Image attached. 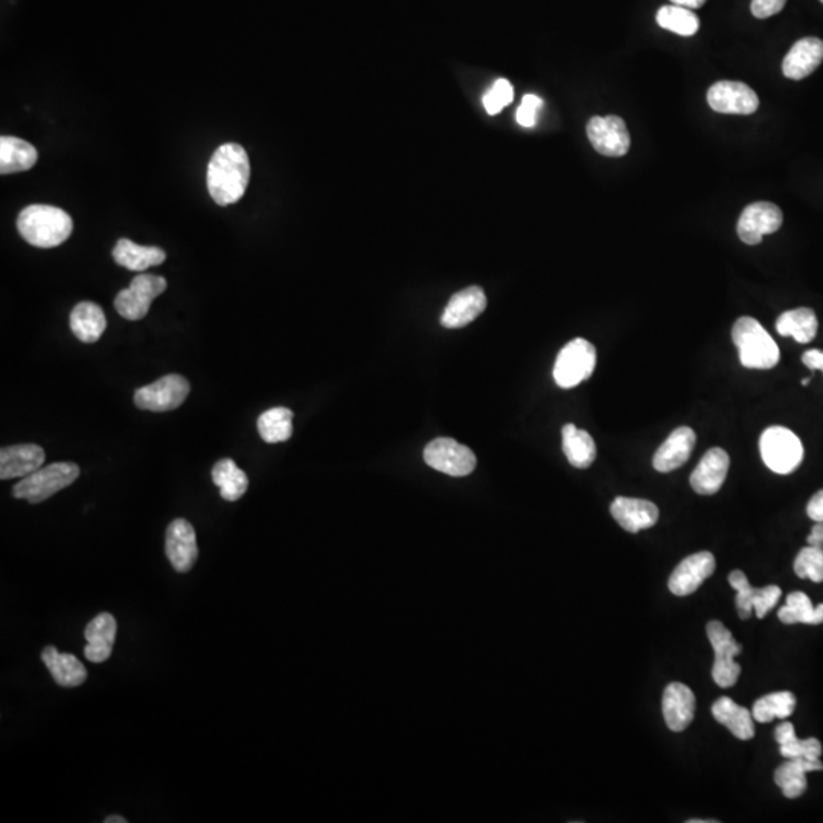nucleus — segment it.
I'll return each mask as SVG.
<instances>
[{"label": "nucleus", "instance_id": "47", "mask_svg": "<svg viewBox=\"0 0 823 823\" xmlns=\"http://www.w3.org/2000/svg\"><path fill=\"white\" fill-rule=\"evenodd\" d=\"M674 5H679V7L689 8V10H697V8H702L705 5L706 0H671Z\"/></svg>", "mask_w": 823, "mask_h": 823}, {"label": "nucleus", "instance_id": "48", "mask_svg": "<svg viewBox=\"0 0 823 823\" xmlns=\"http://www.w3.org/2000/svg\"><path fill=\"white\" fill-rule=\"evenodd\" d=\"M104 822H106V823H127V822H129V820H127V819H125V817H121V816H110V817H107V819L104 820Z\"/></svg>", "mask_w": 823, "mask_h": 823}, {"label": "nucleus", "instance_id": "2", "mask_svg": "<svg viewBox=\"0 0 823 823\" xmlns=\"http://www.w3.org/2000/svg\"><path fill=\"white\" fill-rule=\"evenodd\" d=\"M19 234L31 246L51 249L71 237L74 221L63 209L49 205H31L17 218Z\"/></svg>", "mask_w": 823, "mask_h": 823}, {"label": "nucleus", "instance_id": "50", "mask_svg": "<svg viewBox=\"0 0 823 823\" xmlns=\"http://www.w3.org/2000/svg\"><path fill=\"white\" fill-rule=\"evenodd\" d=\"M820 2H822V4H823V0H820Z\"/></svg>", "mask_w": 823, "mask_h": 823}, {"label": "nucleus", "instance_id": "45", "mask_svg": "<svg viewBox=\"0 0 823 823\" xmlns=\"http://www.w3.org/2000/svg\"><path fill=\"white\" fill-rule=\"evenodd\" d=\"M802 362H804V365L807 366L808 369H811V371L823 372V351H805L804 356H802Z\"/></svg>", "mask_w": 823, "mask_h": 823}, {"label": "nucleus", "instance_id": "29", "mask_svg": "<svg viewBox=\"0 0 823 823\" xmlns=\"http://www.w3.org/2000/svg\"><path fill=\"white\" fill-rule=\"evenodd\" d=\"M819 322L811 308L785 311L776 321V331L781 336L793 337L796 342L810 343L817 336Z\"/></svg>", "mask_w": 823, "mask_h": 823}, {"label": "nucleus", "instance_id": "20", "mask_svg": "<svg viewBox=\"0 0 823 823\" xmlns=\"http://www.w3.org/2000/svg\"><path fill=\"white\" fill-rule=\"evenodd\" d=\"M118 633V622L112 613H100L87 624L84 638L87 645L84 656L93 663H103L112 656L113 645Z\"/></svg>", "mask_w": 823, "mask_h": 823}, {"label": "nucleus", "instance_id": "8", "mask_svg": "<svg viewBox=\"0 0 823 823\" xmlns=\"http://www.w3.org/2000/svg\"><path fill=\"white\" fill-rule=\"evenodd\" d=\"M167 290V279L157 275H138L129 289L121 290L115 298V308L122 318L141 321L147 316L157 296Z\"/></svg>", "mask_w": 823, "mask_h": 823}, {"label": "nucleus", "instance_id": "33", "mask_svg": "<svg viewBox=\"0 0 823 823\" xmlns=\"http://www.w3.org/2000/svg\"><path fill=\"white\" fill-rule=\"evenodd\" d=\"M778 618L787 625L823 624V604L813 607L804 592H793L788 595L787 604L779 610Z\"/></svg>", "mask_w": 823, "mask_h": 823}, {"label": "nucleus", "instance_id": "6", "mask_svg": "<svg viewBox=\"0 0 823 823\" xmlns=\"http://www.w3.org/2000/svg\"><path fill=\"white\" fill-rule=\"evenodd\" d=\"M595 366V346L578 337L567 343L558 354L554 366L555 383L563 389L575 388L590 378Z\"/></svg>", "mask_w": 823, "mask_h": 823}, {"label": "nucleus", "instance_id": "30", "mask_svg": "<svg viewBox=\"0 0 823 823\" xmlns=\"http://www.w3.org/2000/svg\"><path fill=\"white\" fill-rule=\"evenodd\" d=\"M563 452L569 464L577 468H589L596 458V444L586 430L577 429L574 424L563 427Z\"/></svg>", "mask_w": 823, "mask_h": 823}, {"label": "nucleus", "instance_id": "15", "mask_svg": "<svg viewBox=\"0 0 823 823\" xmlns=\"http://www.w3.org/2000/svg\"><path fill=\"white\" fill-rule=\"evenodd\" d=\"M715 571V557L711 552H699L680 561L671 574L668 587L676 596H688L699 589Z\"/></svg>", "mask_w": 823, "mask_h": 823}, {"label": "nucleus", "instance_id": "31", "mask_svg": "<svg viewBox=\"0 0 823 823\" xmlns=\"http://www.w3.org/2000/svg\"><path fill=\"white\" fill-rule=\"evenodd\" d=\"M212 481L220 488V496L228 502H237L249 487V479L232 459H221L212 468Z\"/></svg>", "mask_w": 823, "mask_h": 823}, {"label": "nucleus", "instance_id": "5", "mask_svg": "<svg viewBox=\"0 0 823 823\" xmlns=\"http://www.w3.org/2000/svg\"><path fill=\"white\" fill-rule=\"evenodd\" d=\"M764 464L778 474H790L801 465L804 447L801 439L781 426L769 427L759 439Z\"/></svg>", "mask_w": 823, "mask_h": 823}, {"label": "nucleus", "instance_id": "42", "mask_svg": "<svg viewBox=\"0 0 823 823\" xmlns=\"http://www.w3.org/2000/svg\"><path fill=\"white\" fill-rule=\"evenodd\" d=\"M543 101L542 98H538L537 95H525L522 100V104H520L519 109H517V122L523 127H534L535 122H537V112L538 110L542 109Z\"/></svg>", "mask_w": 823, "mask_h": 823}, {"label": "nucleus", "instance_id": "14", "mask_svg": "<svg viewBox=\"0 0 823 823\" xmlns=\"http://www.w3.org/2000/svg\"><path fill=\"white\" fill-rule=\"evenodd\" d=\"M168 560L180 574L191 571L199 557L196 531L194 526L185 519H176L167 529L165 542Z\"/></svg>", "mask_w": 823, "mask_h": 823}, {"label": "nucleus", "instance_id": "1", "mask_svg": "<svg viewBox=\"0 0 823 823\" xmlns=\"http://www.w3.org/2000/svg\"><path fill=\"white\" fill-rule=\"evenodd\" d=\"M249 180L250 162L246 150L235 142L220 145L212 154L206 177L212 200L220 206L237 203L246 193Z\"/></svg>", "mask_w": 823, "mask_h": 823}, {"label": "nucleus", "instance_id": "9", "mask_svg": "<svg viewBox=\"0 0 823 823\" xmlns=\"http://www.w3.org/2000/svg\"><path fill=\"white\" fill-rule=\"evenodd\" d=\"M424 461L429 467L441 473L462 478L473 473L476 468V455L468 447L462 446L452 438L433 439L424 449Z\"/></svg>", "mask_w": 823, "mask_h": 823}, {"label": "nucleus", "instance_id": "22", "mask_svg": "<svg viewBox=\"0 0 823 823\" xmlns=\"http://www.w3.org/2000/svg\"><path fill=\"white\" fill-rule=\"evenodd\" d=\"M695 441L697 436L691 427H679L674 430L654 453L653 467L660 473H670L682 467L691 456Z\"/></svg>", "mask_w": 823, "mask_h": 823}, {"label": "nucleus", "instance_id": "43", "mask_svg": "<svg viewBox=\"0 0 823 823\" xmlns=\"http://www.w3.org/2000/svg\"><path fill=\"white\" fill-rule=\"evenodd\" d=\"M787 0H752L750 11L756 19H769L784 10Z\"/></svg>", "mask_w": 823, "mask_h": 823}, {"label": "nucleus", "instance_id": "38", "mask_svg": "<svg viewBox=\"0 0 823 823\" xmlns=\"http://www.w3.org/2000/svg\"><path fill=\"white\" fill-rule=\"evenodd\" d=\"M820 770H823L820 759L791 758L776 770L775 782L778 787H784L788 782L807 778V773L820 772Z\"/></svg>", "mask_w": 823, "mask_h": 823}, {"label": "nucleus", "instance_id": "18", "mask_svg": "<svg viewBox=\"0 0 823 823\" xmlns=\"http://www.w3.org/2000/svg\"><path fill=\"white\" fill-rule=\"evenodd\" d=\"M487 308V296L478 286L467 287L450 298L442 313L441 324L446 328H462L471 324Z\"/></svg>", "mask_w": 823, "mask_h": 823}, {"label": "nucleus", "instance_id": "44", "mask_svg": "<svg viewBox=\"0 0 823 823\" xmlns=\"http://www.w3.org/2000/svg\"><path fill=\"white\" fill-rule=\"evenodd\" d=\"M807 514L814 522L823 523V490H820L819 493L811 497L807 506Z\"/></svg>", "mask_w": 823, "mask_h": 823}, {"label": "nucleus", "instance_id": "25", "mask_svg": "<svg viewBox=\"0 0 823 823\" xmlns=\"http://www.w3.org/2000/svg\"><path fill=\"white\" fill-rule=\"evenodd\" d=\"M113 260L132 272H144L150 267L161 266L167 260V253L161 247L139 246L121 238L113 249Z\"/></svg>", "mask_w": 823, "mask_h": 823}, {"label": "nucleus", "instance_id": "28", "mask_svg": "<svg viewBox=\"0 0 823 823\" xmlns=\"http://www.w3.org/2000/svg\"><path fill=\"white\" fill-rule=\"evenodd\" d=\"M712 715L718 723L726 726L738 740H750L755 737L753 714L747 708L737 705L729 697H721L712 705Z\"/></svg>", "mask_w": 823, "mask_h": 823}, {"label": "nucleus", "instance_id": "40", "mask_svg": "<svg viewBox=\"0 0 823 823\" xmlns=\"http://www.w3.org/2000/svg\"><path fill=\"white\" fill-rule=\"evenodd\" d=\"M727 580L737 590V601L735 603H737L738 616L741 619H749L753 613L752 601L756 589L750 586L749 580L741 571L731 572Z\"/></svg>", "mask_w": 823, "mask_h": 823}, {"label": "nucleus", "instance_id": "19", "mask_svg": "<svg viewBox=\"0 0 823 823\" xmlns=\"http://www.w3.org/2000/svg\"><path fill=\"white\" fill-rule=\"evenodd\" d=\"M665 723L673 732H683L692 723L695 714V695L689 686L674 682L665 688L662 697Z\"/></svg>", "mask_w": 823, "mask_h": 823}, {"label": "nucleus", "instance_id": "36", "mask_svg": "<svg viewBox=\"0 0 823 823\" xmlns=\"http://www.w3.org/2000/svg\"><path fill=\"white\" fill-rule=\"evenodd\" d=\"M656 20L663 29L683 37L695 36L700 28L699 17L695 16L694 11L679 5L660 8Z\"/></svg>", "mask_w": 823, "mask_h": 823}, {"label": "nucleus", "instance_id": "16", "mask_svg": "<svg viewBox=\"0 0 823 823\" xmlns=\"http://www.w3.org/2000/svg\"><path fill=\"white\" fill-rule=\"evenodd\" d=\"M729 465H731V459L720 447H714L706 452L689 479L692 490L702 496H712L718 493L726 481Z\"/></svg>", "mask_w": 823, "mask_h": 823}, {"label": "nucleus", "instance_id": "24", "mask_svg": "<svg viewBox=\"0 0 823 823\" xmlns=\"http://www.w3.org/2000/svg\"><path fill=\"white\" fill-rule=\"evenodd\" d=\"M42 660L57 685L77 688L86 682V667L74 654L60 653L57 648L49 645L42 651Z\"/></svg>", "mask_w": 823, "mask_h": 823}, {"label": "nucleus", "instance_id": "34", "mask_svg": "<svg viewBox=\"0 0 823 823\" xmlns=\"http://www.w3.org/2000/svg\"><path fill=\"white\" fill-rule=\"evenodd\" d=\"M258 432L269 444L289 441L293 433V412L287 407H273L258 418Z\"/></svg>", "mask_w": 823, "mask_h": 823}, {"label": "nucleus", "instance_id": "3", "mask_svg": "<svg viewBox=\"0 0 823 823\" xmlns=\"http://www.w3.org/2000/svg\"><path fill=\"white\" fill-rule=\"evenodd\" d=\"M741 365L749 369H772L781 359L778 345L756 319L744 316L732 328Z\"/></svg>", "mask_w": 823, "mask_h": 823}, {"label": "nucleus", "instance_id": "32", "mask_svg": "<svg viewBox=\"0 0 823 823\" xmlns=\"http://www.w3.org/2000/svg\"><path fill=\"white\" fill-rule=\"evenodd\" d=\"M776 741H778L781 755L787 759L791 758H808L820 759L822 756V744L817 738H807V740H799L796 737L795 726L784 721L776 727L775 732Z\"/></svg>", "mask_w": 823, "mask_h": 823}, {"label": "nucleus", "instance_id": "26", "mask_svg": "<svg viewBox=\"0 0 823 823\" xmlns=\"http://www.w3.org/2000/svg\"><path fill=\"white\" fill-rule=\"evenodd\" d=\"M37 159H39V153L36 147L29 142L13 138V136L0 138V173L2 176L31 170L37 164Z\"/></svg>", "mask_w": 823, "mask_h": 823}, {"label": "nucleus", "instance_id": "13", "mask_svg": "<svg viewBox=\"0 0 823 823\" xmlns=\"http://www.w3.org/2000/svg\"><path fill=\"white\" fill-rule=\"evenodd\" d=\"M708 103L724 115H752L758 110L759 98L755 90L740 81H718L708 90Z\"/></svg>", "mask_w": 823, "mask_h": 823}, {"label": "nucleus", "instance_id": "27", "mask_svg": "<svg viewBox=\"0 0 823 823\" xmlns=\"http://www.w3.org/2000/svg\"><path fill=\"white\" fill-rule=\"evenodd\" d=\"M107 328L106 314L95 302H80L71 313V330L78 340L95 343Z\"/></svg>", "mask_w": 823, "mask_h": 823}, {"label": "nucleus", "instance_id": "46", "mask_svg": "<svg viewBox=\"0 0 823 823\" xmlns=\"http://www.w3.org/2000/svg\"><path fill=\"white\" fill-rule=\"evenodd\" d=\"M808 546H816V548H823V523L816 522V525L811 529V534L808 535Z\"/></svg>", "mask_w": 823, "mask_h": 823}, {"label": "nucleus", "instance_id": "7", "mask_svg": "<svg viewBox=\"0 0 823 823\" xmlns=\"http://www.w3.org/2000/svg\"><path fill=\"white\" fill-rule=\"evenodd\" d=\"M706 633L715 651L714 667H712L714 682L720 688H732L741 674V667L735 662V657L741 654L743 647L735 641L731 631L724 627L723 622H709Z\"/></svg>", "mask_w": 823, "mask_h": 823}, {"label": "nucleus", "instance_id": "37", "mask_svg": "<svg viewBox=\"0 0 823 823\" xmlns=\"http://www.w3.org/2000/svg\"><path fill=\"white\" fill-rule=\"evenodd\" d=\"M795 572L799 578H808L813 583H823V548L807 546L799 552L795 560Z\"/></svg>", "mask_w": 823, "mask_h": 823}, {"label": "nucleus", "instance_id": "49", "mask_svg": "<svg viewBox=\"0 0 823 823\" xmlns=\"http://www.w3.org/2000/svg\"><path fill=\"white\" fill-rule=\"evenodd\" d=\"M801 383H802V386H807V385H808V383H810V377H808V378H804V380H802V382H801Z\"/></svg>", "mask_w": 823, "mask_h": 823}, {"label": "nucleus", "instance_id": "21", "mask_svg": "<svg viewBox=\"0 0 823 823\" xmlns=\"http://www.w3.org/2000/svg\"><path fill=\"white\" fill-rule=\"evenodd\" d=\"M45 450L36 444L5 447L0 452V479L26 478L43 467Z\"/></svg>", "mask_w": 823, "mask_h": 823}, {"label": "nucleus", "instance_id": "12", "mask_svg": "<svg viewBox=\"0 0 823 823\" xmlns=\"http://www.w3.org/2000/svg\"><path fill=\"white\" fill-rule=\"evenodd\" d=\"M782 211L770 202L752 203L741 212L738 220V237L749 246L763 241L764 235L775 234L782 226Z\"/></svg>", "mask_w": 823, "mask_h": 823}, {"label": "nucleus", "instance_id": "17", "mask_svg": "<svg viewBox=\"0 0 823 823\" xmlns=\"http://www.w3.org/2000/svg\"><path fill=\"white\" fill-rule=\"evenodd\" d=\"M610 513L618 525L631 534L653 528L659 520V508L653 502L631 497H616L610 506Z\"/></svg>", "mask_w": 823, "mask_h": 823}, {"label": "nucleus", "instance_id": "23", "mask_svg": "<svg viewBox=\"0 0 823 823\" xmlns=\"http://www.w3.org/2000/svg\"><path fill=\"white\" fill-rule=\"evenodd\" d=\"M823 61V42L816 37L799 40L785 55L782 72L790 80H804L813 74Z\"/></svg>", "mask_w": 823, "mask_h": 823}, {"label": "nucleus", "instance_id": "41", "mask_svg": "<svg viewBox=\"0 0 823 823\" xmlns=\"http://www.w3.org/2000/svg\"><path fill=\"white\" fill-rule=\"evenodd\" d=\"M782 590L778 586H767L763 589H756L753 596V612L759 619H763L781 599Z\"/></svg>", "mask_w": 823, "mask_h": 823}, {"label": "nucleus", "instance_id": "11", "mask_svg": "<svg viewBox=\"0 0 823 823\" xmlns=\"http://www.w3.org/2000/svg\"><path fill=\"white\" fill-rule=\"evenodd\" d=\"M587 138L603 156L621 157L630 150V133L624 119L619 116H593L587 122Z\"/></svg>", "mask_w": 823, "mask_h": 823}, {"label": "nucleus", "instance_id": "10", "mask_svg": "<svg viewBox=\"0 0 823 823\" xmlns=\"http://www.w3.org/2000/svg\"><path fill=\"white\" fill-rule=\"evenodd\" d=\"M188 380L179 374H168L151 385L135 392V403L139 409L150 412H170L182 406L189 395Z\"/></svg>", "mask_w": 823, "mask_h": 823}, {"label": "nucleus", "instance_id": "39", "mask_svg": "<svg viewBox=\"0 0 823 823\" xmlns=\"http://www.w3.org/2000/svg\"><path fill=\"white\" fill-rule=\"evenodd\" d=\"M513 100V84L505 78H499V80L494 81L493 86L485 93L482 103H484L488 115H497V113L502 112L503 107L510 106Z\"/></svg>", "mask_w": 823, "mask_h": 823}, {"label": "nucleus", "instance_id": "4", "mask_svg": "<svg viewBox=\"0 0 823 823\" xmlns=\"http://www.w3.org/2000/svg\"><path fill=\"white\" fill-rule=\"evenodd\" d=\"M78 476H80V467L74 462H55L23 478L14 487L13 494L16 499H25L29 503H42L58 491L65 490L69 485L74 484Z\"/></svg>", "mask_w": 823, "mask_h": 823}, {"label": "nucleus", "instance_id": "35", "mask_svg": "<svg viewBox=\"0 0 823 823\" xmlns=\"http://www.w3.org/2000/svg\"><path fill=\"white\" fill-rule=\"evenodd\" d=\"M796 708V697L788 691L773 692L756 700L753 705V720L759 723H772L773 720H785Z\"/></svg>", "mask_w": 823, "mask_h": 823}]
</instances>
